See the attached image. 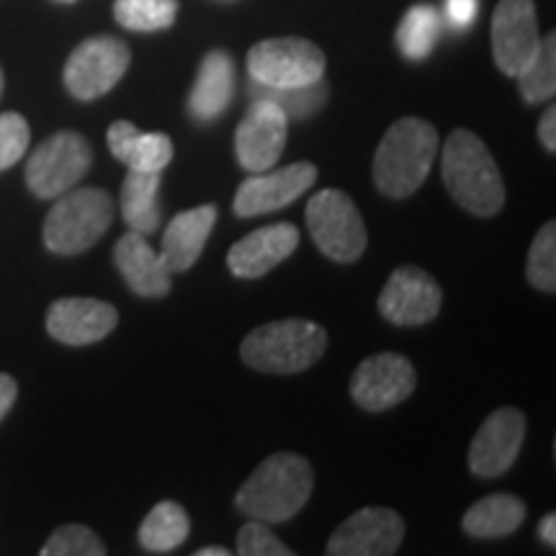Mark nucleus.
Returning <instances> with one entry per match:
<instances>
[{
    "label": "nucleus",
    "mask_w": 556,
    "mask_h": 556,
    "mask_svg": "<svg viewBox=\"0 0 556 556\" xmlns=\"http://www.w3.org/2000/svg\"><path fill=\"white\" fill-rule=\"evenodd\" d=\"M443 184L454 201L475 217H495L505 204V180L486 150L469 129H454L443 144Z\"/></svg>",
    "instance_id": "1"
},
{
    "label": "nucleus",
    "mask_w": 556,
    "mask_h": 556,
    "mask_svg": "<svg viewBox=\"0 0 556 556\" xmlns=\"http://www.w3.org/2000/svg\"><path fill=\"white\" fill-rule=\"evenodd\" d=\"M315 486L309 462L296 454H274L240 486L235 505L242 516L263 523H287L307 505Z\"/></svg>",
    "instance_id": "2"
},
{
    "label": "nucleus",
    "mask_w": 556,
    "mask_h": 556,
    "mask_svg": "<svg viewBox=\"0 0 556 556\" xmlns=\"http://www.w3.org/2000/svg\"><path fill=\"white\" fill-rule=\"evenodd\" d=\"M441 137L433 124L405 116L381 137L374 155V184L389 199H407L426 184Z\"/></svg>",
    "instance_id": "3"
},
{
    "label": "nucleus",
    "mask_w": 556,
    "mask_h": 556,
    "mask_svg": "<svg viewBox=\"0 0 556 556\" xmlns=\"http://www.w3.org/2000/svg\"><path fill=\"white\" fill-rule=\"evenodd\" d=\"M328 348V332L302 317L261 325L242 340L240 356L263 374H299L309 368Z\"/></svg>",
    "instance_id": "4"
},
{
    "label": "nucleus",
    "mask_w": 556,
    "mask_h": 556,
    "mask_svg": "<svg viewBox=\"0 0 556 556\" xmlns=\"http://www.w3.org/2000/svg\"><path fill=\"white\" fill-rule=\"evenodd\" d=\"M114 222V201L103 189H70L45 219V248L54 255H80L93 248Z\"/></svg>",
    "instance_id": "5"
},
{
    "label": "nucleus",
    "mask_w": 556,
    "mask_h": 556,
    "mask_svg": "<svg viewBox=\"0 0 556 556\" xmlns=\"http://www.w3.org/2000/svg\"><path fill=\"white\" fill-rule=\"evenodd\" d=\"M307 227L319 253L336 263H353L366 250V225L345 191L325 189L307 204Z\"/></svg>",
    "instance_id": "6"
},
{
    "label": "nucleus",
    "mask_w": 556,
    "mask_h": 556,
    "mask_svg": "<svg viewBox=\"0 0 556 556\" xmlns=\"http://www.w3.org/2000/svg\"><path fill=\"white\" fill-rule=\"evenodd\" d=\"M93 165V150L78 131H58L47 137L26 160V186L34 197L58 199L78 186Z\"/></svg>",
    "instance_id": "7"
},
{
    "label": "nucleus",
    "mask_w": 556,
    "mask_h": 556,
    "mask_svg": "<svg viewBox=\"0 0 556 556\" xmlns=\"http://www.w3.org/2000/svg\"><path fill=\"white\" fill-rule=\"evenodd\" d=\"M248 73L268 88L312 86L325 78V52L309 39H266L248 52Z\"/></svg>",
    "instance_id": "8"
},
{
    "label": "nucleus",
    "mask_w": 556,
    "mask_h": 556,
    "mask_svg": "<svg viewBox=\"0 0 556 556\" xmlns=\"http://www.w3.org/2000/svg\"><path fill=\"white\" fill-rule=\"evenodd\" d=\"M131 52L127 41L116 37H90L78 45L65 62V88L78 101L106 96L129 70Z\"/></svg>",
    "instance_id": "9"
},
{
    "label": "nucleus",
    "mask_w": 556,
    "mask_h": 556,
    "mask_svg": "<svg viewBox=\"0 0 556 556\" xmlns=\"http://www.w3.org/2000/svg\"><path fill=\"white\" fill-rule=\"evenodd\" d=\"M289 119L274 101L253 99L235 131L238 163L248 173L270 170L287 148Z\"/></svg>",
    "instance_id": "10"
},
{
    "label": "nucleus",
    "mask_w": 556,
    "mask_h": 556,
    "mask_svg": "<svg viewBox=\"0 0 556 556\" xmlns=\"http://www.w3.org/2000/svg\"><path fill=\"white\" fill-rule=\"evenodd\" d=\"M417 374L400 353H379L361 361V366L351 377V394L368 413H384L397 407L415 392Z\"/></svg>",
    "instance_id": "11"
},
{
    "label": "nucleus",
    "mask_w": 556,
    "mask_h": 556,
    "mask_svg": "<svg viewBox=\"0 0 556 556\" xmlns=\"http://www.w3.org/2000/svg\"><path fill=\"white\" fill-rule=\"evenodd\" d=\"M443 304V291L428 270L402 266L389 276L379 294L381 317L402 328H417L438 317Z\"/></svg>",
    "instance_id": "12"
},
{
    "label": "nucleus",
    "mask_w": 556,
    "mask_h": 556,
    "mask_svg": "<svg viewBox=\"0 0 556 556\" xmlns=\"http://www.w3.org/2000/svg\"><path fill=\"white\" fill-rule=\"evenodd\" d=\"M539 45L541 34L533 0H500L492 13V58L500 73L516 78Z\"/></svg>",
    "instance_id": "13"
},
{
    "label": "nucleus",
    "mask_w": 556,
    "mask_h": 556,
    "mask_svg": "<svg viewBox=\"0 0 556 556\" xmlns=\"http://www.w3.org/2000/svg\"><path fill=\"white\" fill-rule=\"evenodd\" d=\"M526 441V415L500 407L482 422L469 448V469L482 479L503 477L516 464Z\"/></svg>",
    "instance_id": "14"
},
{
    "label": "nucleus",
    "mask_w": 556,
    "mask_h": 556,
    "mask_svg": "<svg viewBox=\"0 0 556 556\" xmlns=\"http://www.w3.org/2000/svg\"><path fill=\"white\" fill-rule=\"evenodd\" d=\"M405 539V523L389 507L353 513L328 541L330 556H392Z\"/></svg>",
    "instance_id": "15"
},
{
    "label": "nucleus",
    "mask_w": 556,
    "mask_h": 556,
    "mask_svg": "<svg viewBox=\"0 0 556 556\" xmlns=\"http://www.w3.org/2000/svg\"><path fill=\"white\" fill-rule=\"evenodd\" d=\"M317 180V168L312 163H294L278 170L253 173L240 184L235 193V214L238 217H261L276 208L289 206Z\"/></svg>",
    "instance_id": "16"
},
{
    "label": "nucleus",
    "mask_w": 556,
    "mask_h": 556,
    "mask_svg": "<svg viewBox=\"0 0 556 556\" xmlns=\"http://www.w3.org/2000/svg\"><path fill=\"white\" fill-rule=\"evenodd\" d=\"M119 325L114 304L90 296H62L47 309V332L65 345H93Z\"/></svg>",
    "instance_id": "17"
},
{
    "label": "nucleus",
    "mask_w": 556,
    "mask_h": 556,
    "mask_svg": "<svg viewBox=\"0 0 556 556\" xmlns=\"http://www.w3.org/2000/svg\"><path fill=\"white\" fill-rule=\"evenodd\" d=\"M299 245V229L289 222H278L250 232L235 242L227 253V266L238 278H261L283 263Z\"/></svg>",
    "instance_id": "18"
},
{
    "label": "nucleus",
    "mask_w": 556,
    "mask_h": 556,
    "mask_svg": "<svg viewBox=\"0 0 556 556\" xmlns=\"http://www.w3.org/2000/svg\"><path fill=\"white\" fill-rule=\"evenodd\" d=\"M114 263L124 276V281H127V287L137 296L160 299L168 294L173 287V270L165 266L160 253L150 248L148 238L139 232H131V229L116 242Z\"/></svg>",
    "instance_id": "19"
},
{
    "label": "nucleus",
    "mask_w": 556,
    "mask_h": 556,
    "mask_svg": "<svg viewBox=\"0 0 556 556\" xmlns=\"http://www.w3.org/2000/svg\"><path fill=\"white\" fill-rule=\"evenodd\" d=\"M217 206L204 204L189 208V212H180L170 219L163 235V245H160V258L165 261V266L173 274H184V270H189L199 261L208 235L217 225Z\"/></svg>",
    "instance_id": "20"
},
{
    "label": "nucleus",
    "mask_w": 556,
    "mask_h": 556,
    "mask_svg": "<svg viewBox=\"0 0 556 556\" xmlns=\"http://www.w3.org/2000/svg\"><path fill=\"white\" fill-rule=\"evenodd\" d=\"M235 96V62L225 50H212L201 60L197 83L189 96V111L197 122H214L227 111Z\"/></svg>",
    "instance_id": "21"
},
{
    "label": "nucleus",
    "mask_w": 556,
    "mask_h": 556,
    "mask_svg": "<svg viewBox=\"0 0 556 556\" xmlns=\"http://www.w3.org/2000/svg\"><path fill=\"white\" fill-rule=\"evenodd\" d=\"M109 150L129 170L160 173L173 160V142L163 131H142L131 122H114L106 135Z\"/></svg>",
    "instance_id": "22"
},
{
    "label": "nucleus",
    "mask_w": 556,
    "mask_h": 556,
    "mask_svg": "<svg viewBox=\"0 0 556 556\" xmlns=\"http://www.w3.org/2000/svg\"><path fill=\"white\" fill-rule=\"evenodd\" d=\"M526 520V503L516 495H490L475 503L464 516V531L475 539H503Z\"/></svg>",
    "instance_id": "23"
},
{
    "label": "nucleus",
    "mask_w": 556,
    "mask_h": 556,
    "mask_svg": "<svg viewBox=\"0 0 556 556\" xmlns=\"http://www.w3.org/2000/svg\"><path fill=\"white\" fill-rule=\"evenodd\" d=\"M160 173H142L129 170V176L122 184V217L127 222L131 232L148 235L160 227Z\"/></svg>",
    "instance_id": "24"
},
{
    "label": "nucleus",
    "mask_w": 556,
    "mask_h": 556,
    "mask_svg": "<svg viewBox=\"0 0 556 556\" xmlns=\"http://www.w3.org/2000/svg\"><path fill=\"white\" fill-rule=\"evenodd\" d=\"M191 520L189 513L173 500H163L148 513L139 526V544L152 554H168L189 539Z\"/></svg>",
    "instance_id": "25"
},
{
    "label": "nucleus",
    "mask_w": 556,
    "mask_h": 556,
    "mask_svg": "<svg viewBox=\"0 0 556 556\" xmlns=\"http://www.w3.org/2000/svg\"><path fill=\"white\" fill-rule=\"evenodd\" d=\"M441 34H443L441 11L430 3H417L400 21L397 47L407 60L420 62L435 50Z\"/></svg>",
    "instance_id": "26"
},
{
    "label": "nucleus",
    "mask_w": 556,
    "mask_h": 556,
    "mask_svg": "<svg viewBox=\"0 0 556 556\" xmlns=\"http://www.w3.org/2000/svg\"><path fill=\"white\" fill-rule=\"evenodd\" d=\"M518 88L526 103H544L556 93V34L541 39L533 58L520 67Z\"/></svg>",
    "instance_id": "27"
},
{
    "label": "nucleus",
    "mask_w": 556,
    "mask_h": 556,
    "mask_svg": "<svg viewBox=\"0 0 556 556\" xmlns=\"http://www.w3.org/2000/svg\"><path fill=\"white\" fill-rule=\"evenodd\" d=\"M250 96L253 99L274 101L287 114V119H309L328 101V86H325V80H317L312 86L299 88H268L250 80Z\"/></svg>",
    "instance_id": "28"
},
{
    "label": "nucleus",
    "mask_w": 556,
    "mask_h": 556,
    "mask_svg": "<svg viewBox=\"0 0 556 556\" xmlns=\"http://www.w3.org/2000/svg\"><path fill=\"white\" fill-rule=\"evenodd\" d=\"M114 18L129 31H165L176 24V0H116Z\"/></svg>",
    "instance_id": "29"
},
{
    "label": "nucleus",
    "mask_w": 556,
    "mask_h": 556,
    "mask_svg": "<svg viewBox=\"0 0 556 556\" xmlns=\"http://www.w3.org/2000/svg\"><path fill=\"white\" fill-rule=\"evenodd\" d=\"M528 281L539 291L554 294L556 291V225L546 222L539 229L536 240H533L531 250H528Z\"/></svg>",
    "instance_id": "30"
},
{
    "label": "nucleus",
    "mask_w": 556,
    "mask_h": 556,
    "mask_svg": "<svg viewBox=\"0 0 556 556\" xmlns=\"http://www.w3.org/2000/svg\"><path fill=\"white\" fill-rule=\"evenodd\" d=\"M106 546L103 541L90 531L88 526L67 523L60 526L58 531L47 539L41 546V556H103Z\"/></svg>",
    "instance_id": "31"
},
{
    "label": "nucleus",
    "mask_w": 556,
    "mask_h": 556,
    "mask_svg": "<svg viewBox=\"0 0 556 556\" xmlns=\"http://www.w3.org/2000/svg\"><path fill=\"white\" fill-rule=\"evenodd\" d=\"M31 142L29 122L18 111L0 114V173L13 168L26 155Z\"/></svg>",
    "instance_id": "32"
},
{
    "label": "nucleus",
    "mask_w": 556,
    "mask_h": 556,
    "mask_svg": "<svg viewBox=\"0 0 556 556\" xmlns=\"http://www.w3.org/2000/svg\"><path fill=\"white\" fill-rule=\"evenodd\" d=\"M238 554L240 556H291L294 552L283 544L281 539L270 531L268 523L253 520L240 528L238 533Z\"/></svg>",
    "instance_id": "33"
},
{
    "label": "nucleus",
    "mask_w": 556,
    "mask_h": 556,
    "mask_svg": "<svg viewBox=\"0 0 556 556\" xmlns=\"http://www.w3.org/2000/svg\"><path fill=\"white\" fill-rule=\"evenodd\" d=\"M479 13V0H446L443 3V24H448L451 29L462 31V29H469L471 24H475Z\"/></svg>",
    "instance_id": "34"
},
{
    "label": "nucleus",
    "mask_w": 556,
    "mask_h": 556,
    "mask_svg": "<svg viewBox=\"0 0 556 556\" xmlns=\"http://www.w3.org/2000/svg\"><path fill=\"white\" fill-rule=\"evenodd\" d=\"M539 139L548 152H556V109L548 106L539 122Z\"/></svg>",
    "instance_id": "35"
},
{
    "label": "nucleus",
    "mask_w": 556,
    "mask_h": 556,
    "mask_svg": "<svg viewBox=\"0 0 556 556\" xmlns=\"http://www.w3.org/2000/svg\"><path fill=\"white\" fill-rule=\"evenodd\" d=\"M16 394H18L16 379H13L11 374H0V420L11 413L13 402H16Z\"/></svg>",
    "instance_id": "36"
},
{
    "label": "nucleus",
    "mask_w": 556,
    "mask_h": 556,
    "mask_svg": "<svg viewBox=\"0 0 556 556\" xmlns=\"http://www.w3.org/2000/svg\"><path fill=\"white\" fill-rule=\"evenodd\" d=\"M539 536L546 541L548 546H556V516L548 513V516L539 523Z\"/></svg>",
    "instance_id": "37"
},
{
    "label": "nucleus",
    "mask_w": 556,
    "mask_h": 556,
    "mask_svg": "<svg viewBox=\"0 0 556 556\" xmlns=\"http://www.w3.org/2000/svg\"><path fill=\"white\" fill-rule=\"evenodd\" d=\"M197 556H229V552L222 546H206V548H199Z\"/></svg>",
    "instance_id": "38"
},
{
    "label": "nucleus",
    "mask_w": 556,
    "mask_h": 556,
    "mask_svg": "<svg viewBox=\"0 0 556 556\" xmlns=\"http://www.w3.org/2000/svg\"><path fill=\"white\" fill-rule=\"evenodd\" d=\"M3 86H5V80H3V70H0V93H3Z\"/></svg>",
    "instance_id": "39"
},
{
    "label": "nucleus",
    "mask_w": 556,
    "mask_h": 556,
    "mask_svg": "<svg viewBox=\"0 0 556 556\" xmlns=\"http://www.w3.org/2000/svg\"><path fill=\"white\" fill-rule=\"evenodd\" d=\"M58 3H75V0H58Z\"/></svg>",
    "instance_id": "40"
}]
</instances>
